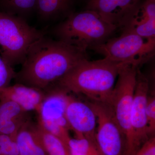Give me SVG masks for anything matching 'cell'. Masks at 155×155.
<instances>
[{
    "instance_id": "cell-1",
    "label": "cell",
    "mask_w": 155,
    "mask_h": 155,
    "mask_svg": "<svg viewBox=\"0 0 155 155\" xmlns=\"http://www.w3.org/2000/svg\"><path fill=\"white\" fill-rule=\"evenodd\" d=\"M85 59L86 52L45 35L31 47L14 80L44 91Z\"/></svg>"
},
{
    "instance_id": "cell-2",
    "label": "cell",
    "mask_w": 155,
    "mask_h": 155,
    "mask_svg": "<svg viewBox=\"0 0 155 155\" xmlns=\"http://www.w3.org/2000/svg\"><path fill=\"white\" fill-rule=\"evenodd\" d=\"M127 64L106 58L94 61L84 59L56 83L70 93L110 104L116 79Z\"/></svg>"
},
{
    "instance_id": "cell-3",
    "label": "cell",
    "mask_w": 155,
    "mask_h": 155,
    "mask_svg": "<svg viewBox=\"0 0 155 155\" xmlns=\"http://www.w3.org/2000/svg\"><path fill=\"white\" fill-rule=\"evenodd\" d=\"M117 29L90 10L72 13L53 31L57 40L84 52L102 44Z\"/></svg>"
},
{
    "instance_id": "cell-4",
    "label": "cell",
    "mask_w": 155,
    "mask_h": 155,
    "mask_svg": "<svg viewBox=\"0 0 155 155\" xmlns=\"http://www.w3.org/2000/svg\"><path fill=\"white\" fill-rule=\"evenodd\" d=\"M45 35L24 18L0 11V56L11 67L22 64L31 45Z\"/></svg>"
},
{
    "instance_id": "cell-5",
    "label": "cell",
    "mask_w": 155,
    "mask_h": 155,
    "mask_svg": "<svg viewBox=\"0 0 155 155\" xmlns=\"http://www.w3.org/2000/svg\"><path fill=\"white\" fill-rule=\"evenodd\" d=\"M155 38L147 39L133 31L122 30L120 36L110 38L92 49L110 60L140 67L155 53Z\"/></svg>"
},
{
    "instance_id": "cell-6",
    "label": "cell",
    "mask_w": 155,
    "mask_h": 155,
    "mask_svg": "<svg viewBox=\"0 0 155 155\" xmlns=\"http://www.w3.org/2000/svg\"><path fill=\"white\" fill-rule=\"evenodd\" d=\"M138 67L127 64L119 72L115 84L111 106L115 118L125 137L126 155L130 149L132 140L130 114Z\"/></svg>"
},
{
    "instance_id": "cell-7",
    "label": "cell",
    "mask_w": 155,
    "mask_h": 155,
    "mask_svg": "<svg viewBox=\"0 0 155 155\" xmlns=\"http://www.w3.org/2000/svg\"><path fill=\"white\" fill-rule=\"evenodd\" d=\"M44 91L45 98L37 112L38 124L68 144L71 137L66 110L70 93L56 83Z\"/></svg>"
},
{
    "instance_id": "cell-8",
    "label": "cell",
    "mask_w": 155,
    "mask_h": 155,
    "mask_svg": "<svg viewBox=\"0 0 155 155\" xmlns=\"http://www.w3.org/2000/svg\"><path fill=\"white\" fill-rule=\"evenodd\" d=\"M97 117L95 144L99 155H124L125 140L110 104L85 99Z\"/></svg>"
},
{
    "instance_id": "cell-9",
    "label": "cell",
    "mask_w": 155,
    "mask_h": 155,
    "mask_svg": "<svg viewBox=\"0 0 155 155\" xmlns=\"http://www.w3.org/2000/svg\"><path fill=\"white\" fill-rule=\"evenodd\" d=\"M150 90V82L146 76L137 68L136 81L131 114L130 126L132 140L130 149L126 155H133L150 138L147 132L146 108Z\"/></svg>"
},
{
    "instance_id": "cell-10",
    "label": "cell",
    "mask_w": 155,
    "mask_h": 155,
    "mask_svg": "<svg viewBox=\"0 0 155 155\" xmlns=\"http://www.w3.org/2000/svg\"><path fill=\"white\" fill-rule=\"evenodd\" d=\"M143 0H87L86 10L96 12L116 28L123 29L132 21Z\"/></svg>"
},
{
    "instance_id": "cell-11",
    "label": "cell",
    "mask_w": 155,
    "mask_h": 155,
    "mask_svg": "<svg viewBox=\"0 0 155 155\" xmlns=\"http://www.w3.org/2000/svg\"><path fill=\"white\" fill-rule=\"evenodd\" d=\"M66 117L70 130L74 131L76 138H85L96 146L97 117L85 101L78 100L70 95Z\"/></svg>"
},
{
    "instance_id": "cell-12",
    "label": "cell",
    "mask_w": 155,
    "mask_h": 155,
    "mask_svg": "<svg viewBox=\"0 0 155 155\" xmlns=\"http://www.w3.org/2000/svg\"><path fill=\"white\" fill-rule=\"evenodd\" d=\"M45 95L44 91L20 83L0 88V101H12L28 112L38 111Z\"/></svg>"
},
{
    "instance_id": "cell-13",
    "label": "cell",
    "mask_w": 155,
    "mask_h": 155,
    "mask_svg": "<svg viewBox=\"0 0 155 155\" xmlns=\"http://www.w3.org/2000/svg\"><path fill=\"white\" fill-rule=\"evenodd\" d=\"M122 30L147 39L155 38V0H143L129 25Z\"/></svg>"
},
{
    "instance_id": "cell-14",
    "label": "cell",
    "mask_w": 155,
    "mask_h": 155,
    "mask_svg": "<svg viewBox=\"0 0 155 155\" xmlns=\"http://www.w3.org/2000/svg\"><path fill=\"white\" fill-rule=\"evenodd\" d=\"M15 139L19 155H48L37 130L36 125L31 120L19 129Z\"/></svg>"
},
{
    "instance_id": "cell-15",
    "label": "cell",
    "mask_w": 155,
    "mask_h": 155,
    "mask_svg": "<svg viewBox=\"0 0 155 155\" xmlns=\"http://www.w3.org/2000/svg\"><path fill=\"white\" fill-rule=\"evenodd\" d=\"M76 0H37L36 10L39 17L45 20L67 17L73 13Z\"/></svg>"
},
{
    "instance_id": "cell-16",
    "label": "cell",
    "mask_w": 155,
    "mask_h": 155,
    "mask_svg": "<svg viewBox=\"0 0 155 155\" xmlns=\"http://www.w3.org/2000/svg\"><path fill=\"white\" fill-rule=\"evenodd\" d=\"M37 130L48 155H70L68 145L62 140L36 125Z\"/></svg>"
},
{
    "instance_id": "cell-17",
    "label": "cell",
    "mask_w": 155,
    "mask_h": 155,
    "mask_svg": "<svg viewBox=\"0 0 155 155\" xmlns=\"http://www.w3.org/2000/svg\"><path fill=\"white\" fill-rule=\"evenodd\" d=\"M37 0H0V11L25 18L36 10Z\"/></svg>"
},
{
    "instance_id": "cell-18",
    "label": "cell",
    "mask_w": 155,
    "mask_h": 155,
    "mask_svg": "<svg viewBox=\"0 0 155 155\" xmlns=\"http://www.w3.org/2000/svg\"><path fill=\"white\" fill-rule=\"evenodd\" d=\"M28 112L12 101H0V118L27 122L30 120Z\"/></svg>"
},
{
    "instance_id": "cell-19",
    "label": "cell",
    "mask_w": 155,
    "mask_h": 155,
    "mask_svg": "<svg viewBox=\"0 0 155 155\" xmlns=\"http://www.w3.org/2000/svg\"><path fill=\"white\" fill-rule=\"evenodd\" d=\"M67 145L70 155H99L95 146L85 138H71Z\"/></svg>"
},
{
    "instance_id": "cell-20",
    "label": "cell",
    "mask_w": 155,
    "mask_h": 155,
    "mask_svg": "<svg viewBox=\"0 0 155 155\" xmlns=\"http://www.w3.org/2000/svg\"><path fill=\"white\" fill-rule=\"evenodd\" d=\"M147 97L146 116L147 132L150 137L155 136V96L152 92Z\"/></svg>"
},
{
    "instance_id": "cell-21",
    "label": "cell",
    "mask_w": 155,
    "mask_h": 155,
    "mask_svg": "<svg viewBox=\"0 0 155 155\" xmlns=\"http://www.w3.org/2000/svg\"><path fill=\"white\" fill-rule=\"evenodd\" d=\"M16 72L0 56V88L10 85L11 81L14 79Z\"/></svg>"
},
{
    "instance_id": "cell-22",
    "label": "cell",
    "mask_w": 155,
    "mask_h": 155,
    "mask_svg": "<svg viewBox=\"0 0 155 155\" xmlns=\"http://www.w3.org/2000/svg\"><path fill=\"white\" fill-rule=\"evenodd\" d=\"M0 149L2 155H19L15 139L9 136L0 134Z\"/></svg>"
},
{
    "instance_id": "cell-23",
    "label": "cell",
    "mask_w": 155,
    "mask_h": 155,
    "mask_svg": "<svg viewBox=\"0 0 155 155\" xmlns=\"http://www.w3.org/2000/svg\"><path fill=\"white\" fill-rule=\"evenodd\" d=\"M133 155H155V136L150 137Z\"/></svg>"
}]
</instances>
